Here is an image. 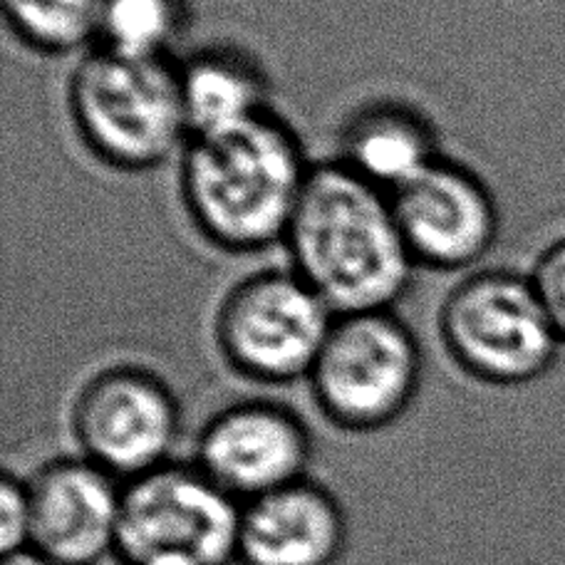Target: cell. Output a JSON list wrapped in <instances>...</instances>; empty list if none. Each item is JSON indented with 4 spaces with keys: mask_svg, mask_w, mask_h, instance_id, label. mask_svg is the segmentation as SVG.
<instances>
[{
    "mask_svg": "<svg viewBox=\"0 0 565 565\" xmlns=\"http://www.w3.org/2000/svg\"><path fill=\"white\" fill-rule=\"evenodd\" d=\"M282 246L335 316L395 310L417 270L390 194L338 159L310 169Z\"/></svg>",
    "mask_w": 565,
    "mask_h": 565,
    "instance_id": "cell-1",
    "label": "cell"
},
{
    "mask_svg": "<svg viewBox=\"0 0 565 565\" xmlns=\"http://www.w3.org/2000/svg\"><path fill=\"white\" fill-rule=\"evenodd\" d=\"M310 169L296 132L268 113L231 132L191 139L179 157V191L209 244L260 254L286 241Z\"/></svg>",
    "mask_w": 565,
    "mask_h": 565,
    "instance_id": "cell-2",
    "label": "cell"
},
{
    "mask_svg": "<svg viewBox=\"0 0 565 565\" xmlns=\"http://www.w3.org/2000/svg\"><path fill=\"white\" fill-rule=\"evenodd\" d=\"M67 109L83 145L117 171L157 169L191 141L171 60L93 47L70 75Z\"/></svg>",
    "mask_w": 565,
    "mask_h": 565,
    "instance_id": "cell-3",
    "label": "cell"
},
{
    "mask_svg": "<svg viewBox=\"0 0 565 565\" xmlns=\"http://www.w3.org/2000/svg\"><path fill=\"white\" fill-rule=\"evenodd\" d=\"M439 335L454 365L491 387H526L556 367L563 340L531 276L481 268L439 308Z\"/></svg>",
    "mask_w": 565,
    "mask_h": 565,
    "instance_id": "cell-4",
    "label": "cell"
},
{
    "mask_svg": "<svg viewBox=\"0 0 565 565\" xmlns=\"http://www.w3.org/2000/svg\"><path fill=\"white\" fill-rule=\"evenodd\" d=\"M422 372V345L407 322L395 310H365L335 316L306 382L332 427L372 434L407 415Z\"/></svg>",
    "mask_w": 565,
    "mask_h": 565,
    "instance_id": "cell-5",
    "label": "cell"
},
{
    "mask_svg": "<svg viewBox=\"0 0 565 565\" xmlns=\"http://www.w3.org/2000/svg\"><path fill=\"white\" fill-rule=\"evenodd\" d=\"M241 503L194 461L125 483L117 565H238Z\"/></svg>",
    "mask_w": 565,
    "mask_h": 565,
    "instance_id": "cell-6",
    "label": "cell"
},
{
    "mask_svg": "<svg viewBox=\"0 0 565 565\" xmlns=\"http://www.w3.org/2000/svg\"><path fill=\"white\" fill-rule=\"evenodd\" d=\"M335 320L296 270L268 268L236 280L221 298L214 338L221 358L260 385L308 380Z\"/></svg>",
    "mask_w": 565,
    "mask_h": 565,
    "instance_id": "cell-7",
    "label": "cell"
},
{
    "mask_svg": "<svg viewBox=\"0 0 565 565\" xmlns=\"http://www.w3.org/2000/svg\"><path fill=\"white\" fill-rule=\"evenodd\" d=\"M70 431L79 457L127 483L174 461L181 405L157 372L113 365L77 390Z\"/></svg>",
    "mask_w": 565,
    "mask_h": 565,
    "instance_id": "cell-8",
    "label": "cell"
},
{
    "mask_svg": "<svg viewBox=\"0 0 565 565\" xmlns=\"http://www.w3.org/2000/svg\"><path fill=\"white\" fill-rule=\"evenodd\" d=\"M390 199L417 268L469 270L491 254L499 238L497 199L459 161L439 157Z\"/></svg>",
    "mask_w": 565,
    "mask_h": 565,
    "instance_id": "cell-9",
    "label": "cell"
},
{
    "mask_svg": "<svg viewBox=\"0 0 565 565\" xmlns=\"http://www.w3.org/2000/svg\"><path fill=\"white\" fill-rule=\"evenodd\" d=\"M312 437L300 415L270 399H241L201 427L194 463L238 503L308 477Z\"/></svg>",
    "mask_w": 565,
    "mask_h": 565,
    "instance_id": "cell-10",
    "label": "cell"
},
{
    "mask_svg": "<svg viewBox=\"0 0 565 565\" xmlns=\"http://www.w3.org/2000/svg\"><path fill=\"white\" fill-rule=\"evenodd\" d=\"M30 548L63 565L115 558L125 481L85 457H57L30 473Z\"/></svg>",
    "mask_w": 565,
    "mask_h": 565,
    "instance_id": "cell-11",
    "label": "cell"
},
{
    "mask_svg": "<svg viewBox=\"0 0 565 565\" xmlns=\"http://www.w3.org/2000/svg\"><path fill=\"white\" fill-rule=\"evenodd\" d=\"M348 539L340 499L310 477L241 503L238 565H338Z\"/></svg>",
    "mask_w": 565,
    "mask_h": 565,
    "instance_id": "cell-12",
    "label": "cell"
},
{
    "mask_svg": "<svg viewBox=\"0 0 565 565\" xmlns=\"http://www.w3.org/2000/svg\"><path fill=\"white\" fill-rule=\"evenodd\" d=\"M437 151V135L417 109L372 103L352 115L340 135V164L385 194L419 177Z\"/></svg>",
    "mask_w": 565,
    "mask_h": 565,
    "instance_id": "cell-13",
    "label": "cell"
},
{
    "mask_svg": "<svg viewBox=\"0 0 565 565\" xmlns=\"http://www.w3.org/2000/svg\"><path fill=\"white\" fill-rule=\"evenodd\" d=\"M177 70L191 139L224 135L270 113L268 79L234 47L199 50Z\"/></svg>",
    "mask_w": 565,
    "mask_h": 565,
    "instance_id": "cell-14",
    "label": "cell"
},
{
    "mask_svg": "<svg viewBox=\"0 0 565 565\" xmlns=\"http://www.w3.org/2000/svg\"><path fill=\"white\" fill-rule=\"evenodd\" d=\"M105 0H3V18L20 43L40 55L89 53Z\"/></svg>",
    "mask_w": 565,
    "mask_h": 565,
    "instance_id": "cell-15",
    "label": "cell"
},
{
    "mask_svg": "<svg viewBox=\"0 0 565 565\" xmlns=\"http://www.w3.org/2000/svg\"><path fill=\"white\" fill-rule=\"evenodd\" d=\"M186 25V0H105L95 47L135 60H169Z\"/></svg>",
    "mask_w": 565,
    "mask_h": 565,
    "instance_id": "cell-16",
    "label": "cell"
},
{
    "mask_svg": "<svg viewBox=\"0 0 565 565\" xmlns=\"http://www.w3.org/2000/svg\"><path fill=\"white\" fill-rule=\"evenodd\" d=\"M531 280L565 345V236L541 250Z\"/></svg>",
    "mask_w": 565,
    "mask_h": 565,
    "instance_id": "cell-17",
    "label": "cell"
},
{
    "mask_svg": "<svg viewBox=\"0 0 565 565\" xmlns=\"http://www.w3.org/2000/svg\"><path fill=\"white\" fill-rule=\"evenodd\" d=\"M30 546L28 481L6 471L0 481V551L3 556Z\"/></svg>",
    "mask_w": 565,
    "mask_h": 565,
    "instance_id": "cell-18",
    "label": "cell"
},
{
    "mask_svg": "<svg viewBox=\"0 0 565 565\" xmlns=\"http://www.w3.org/2000/svg\"><path fill=\"white\" fill-rule=\"evenodd\" d=\"M0 565H63L53 558H47L45 553H40L35 548H23V551H15V553H8L3 556V563Z\"/></svg>",
    "mask_w": 565,
    "mask_h": 565,
    "instance_id": "cell-19",
    "label": "cell"
}]
</instances>
